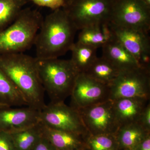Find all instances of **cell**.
Segmentation results:
<instances>
[{"label": "cell", "instance_id": "1", "mask_svg": "<svg viewBox=\"0 0 150 150\" xmlns=\"http://www.w3.org/2000/svg\"><path fill=\"white\" fill-rule=\"evenodd\" d=\"M76 28L64 8L53 11L43 18L34 45L37 59L59 58L70 51Z\"/></svg>", "mask_w": 150, "mask_h": 150}, {"label": "cell", "instance_id": "2", "mask_svg": "<svg viewBox=\"0 0 150 150\" xmlns=\"http://www.w3.org/2000/svg\"><path fill=\"white\" fill-rule=\"evenodd\" d=\"M36 58L23 53L0 55V69L18 90L27 106L40 111L46 105Z\"/></svg>", "mask_w": 150, "mask_h": 150}, {"label": "cell", "instance_id": "3", "mask_svg": "<svg viewBox=\"0 0 150 150\" xmlns=\"http://www.w3.org/2000/svg\"><path fill=\"white\" fill-rule=\"evenodd\" d=\"M36 60L38 76L50 103L64 102L79 74L71 62L59 58Z\"/></svg>", "mask_w": 150, "mask_h": 150}, {"label": "cell", "instance_id": "4", "mask_svg": "<svg viewBox=\"0 0 150 150\" xmlns=\"http://www.w3.org/2000/svg\"><path fill=\"white\" fill-rule=\"evenodd\" d=\"M43 19L37 10L23 9L14 21L0 31V55L23 53L31 48Z\"/></svg>", "mask_w": 150, "mask_h": 150}, {"label": "cell", "instance_id": "5", "mask_svg": "<svg viewBox=\"0 0 150 150\" xmlns=\"http://www.w3.org/2000/svg\"><path fill=\"white\" fill-rule=\"evenodd\" d=\"M40 122L47 128L71 132L88 138L91 135L77 110L64 102L50 103L40 112Z\"/></svg>", "mask_w": 150, "mask_h": 150}, {"label": "cell", "instance_id": "6", "mask_svg": "<svg viewBox=\"0 0 150 150\" xmlns=\"http://www.w3.org/2000/svg\"><path fill=\"white\" fill-rule=\"evenodd\" d=\"M112 0H73L64 8L78 30L110 23Z\"/></svg>", "mask_w": 150, "mask_h": 150}, {"label": "cell", "instance_id": "7", "mask_svg": "<svg viewBox=\"0 0 150 150\" xmlns=\"http://www.w3.org/2000/svg\"><path fill=\"white\" fill-rule=\"evenodd\" d=\"M110 87L111 100L135 97L150 99V69L138 67L121 71Z\"/></svg>", "mask_w": 150, "mask_h": 150}, {"label": "cell", "instance_id": "8", "mask_svg": "<svg viewBox=\"0 0 150 150\" xmlns=\"http://www.w3.org/2000/svg\"><path fill=\"white\" fill-rule=\"evenodd\" d=\"M110 23L149 33L150 6L142 0H112Z\"/></svg>", "mask_w": 150, "mask_h": 150}, {"label": "cell", "instance_id": "9", "mask_svg": "<svg viewBox=\"0 0 150 150\" xmlns=\"http://www.w3.org/2000/svg\"><path fill=\"white\" fill-rule=\"evenodd\" d=\"M74 108L77 110L91 135L115 134L120 127L111 100L86 107Z\"/></svg>", "mask_w": 150, "mask_h": 150}, {"label": "cell", "instance_id": "10", "mask_svg": "<svg viewBox=\"0 0 150 150\" xmlns=\"http://www.w3.org/2000/svg\"><path fill=\"white\" fill-rule=\"evenodd\" d=\"M71 106L82 108L110 100V85L104 84L85 74H78L71 93Z\"/></svg>", "mask_w": 150, "mask_h": 150}, {"label": "cell", "instance_id": "11", "mask_svg": "<svg viewBox=\"0 0 150 150\" xmlns=\"http://www.w3.org/2000/svg\"><path fill=\"white\" fill-rule=\"evenodd\" d=\"M115 38L137 60L139 67L150 69V38L149 33L117 26L110 23Z\"/></svg>", "mask_w": 150, "mask_h": 150}, {"label": "cell", "instance_id": "12", "mask_svg": "<svg viewBox=\"0 0 150 150\" xmlns=\"http://www.w3.org/2000/svg\"><path fill=\"white\" fill-rule=\"evenodd\" d=\"M40 112L28 106L0 108V131L11 134L34 126L40 122Z\"/></svg>", "mask_w": 150, "mask_h": 150}, {"label": "cell", "instance_id": "13", "mask_svg": "<svg viewBox=\"0 0 150 150\" xmlns=\"http://www.w3.org/2000/svg\"><path fill=\"white\" fill-rule=\"evenodd\" d=\"M112 100L120 127L138 122L142 112L150 102V99L139 97L121 98Z\"/></svg>", "mask_w": 150, "mask_h": 150}, {"label": "cell", "instance_id": "14", "mask_svg": "<svg viewBox=\"0 0 150 150\" xmlns=\"http://www.w3.org/2000/svg\"><path fill=\"white\" fill-rule=\"evenodd\" d=\"M102 48V56L112 63L121 71L139 67L133 55L114 35Z\"/></svg>", "mask_w": 150, "mask_h": 150}, {"label": "cell", "instance_id": "15", "mask_svg": "<svg viewBox=\"0 0 150 150\" xmlns=\"http://www.w3.org/2000/svg\"><path fill=\"white\" fill-rule=\"evenodd\" d=\"M42 125L43 136L57 150H80L88 147L86 137L82 135L49 129Z\"/></svg>", "mask_w": 150, "mask_h": 150}, {"label": "cell", "instance_id": "16", "mask_svg": "<svg viewBox=\"0 0 150 150\" xmlns=\"http://www.w3.org/2000/svg\"><path fill=\"white\" fill-rule=\"evenodd\" d=\"M113 37L110 23L96 25L81 29L77 42L96 48H102Z\"/></svg>", "mask_w": 150, "mask_h": 150}, {"label": "cell", "instance_id": "17", "mask_svg": "<svg viewBox=\"0 0 150 150\" xmlns=\"http://www.w3.org/2000/svg\"><path fill=\"white\" fill-rule=\"evenodd\" d=\"M138 122L123 125L119 127L115 135L119 150H134L148 134Z\"/></svg>", "mask_w": 150, "mask_h": 150}, {"label": "cell", "instance_id": "18", "mask_svg": "<svg viewBox=\"0 0 150 150\" xmlns=\"http://www.w3.org/2000/svg\"><path fill=\"white\" fill-rule=\"evenodd\" d=\"M97 49L78 42L73 44L70 49L71 58L70 60L79 74L85 73L96 60Z\"/></svg>", "mask_w": 150, "mask_h": 150}, {"label": "cell", "instance_id": "19", "mask_svg": "<svg viewBox=\"0 0 150 150\" xmlns=\"http://www.w3.org/2000/svg\"><path fill=\"white\" fill-rule=\"evenodd\" d=\"M121 71L104 57H97L84 74L104 84L110 85Z\"/></svg>", "mask_w": 150, "mask_h": 150}, {"label": "cell", "instance_id": "20", "mask_svg": "<svg viewBox=\"0 0 150 150\" xmlns=\"http://www.w3.org/2000/svg\"><path fill=\"white\" fill-rule=\"evenodd\" d=\"M27 104L18 90L0 69V108L21 107Z\"/></svg>", "mask_w": 150, "mask_h": 150}, {"label": "cell", "instance_id": "21", "mask_svg": "<svg viewBox=\"0 0 150 150\" xmlns=\"http://www.w3.org/2000/svg\"><path fill=\"white\" fill-rule=\"evenodd\" d=\"M10 134L16 150H31L43 136L42 125L39 122L28 129Z\"/></svg>", "mask_w": 150, "mask_h": 150}, {"label": "cell", "instance_id": "22", "mask_svg": "<svg viewBox=\"0 0 150 150\" xmlns=\"http://www.w3.org/2000/svg\"><path fill=\"white\" fill-rule=\"evenodd\" d=\"M28 0H0V31L11 24Z\"/></svg>", "mask_w": 150, "mask_h": 150}, {"label": "cell", "instance_id": "23", "mask_svg": "<svg viewBox=\"0 0 150 150\" xmlns=\"http://www.w3.org/2000/svg\"><path fill=\"white\" fill-rule=\"evenodd\" d=\"M86 144L90 150H119L115 134L90 135Z\"/></svg>", "mask_w": 150, "mask_h": 150}, {"label": "cell", "instance_id": "24", "mask_svg": "<svg viewBox=\"0 0 150 150\" xmlns=\"http://www.w3.org/2000/svg\"><path fill=\"white\" fill-rule=\"evenodd\" d=\"M38 6L48 8L53 11L62 8L66 6L64 0H30Z\"/></svg>", "mask_w": 150, "mask_h": 150}, {"label": "cell", "instance_id": "25", "mask_svg": "<svg viewBox=\"0 0 150 150\" xmlns=\"http://www.w3.org/2000/svg\"><path fill=\"white\" fill-rule=\"evenodd\" d=\"M0 150H16L10 134L0 131Z\"/></svg>", "mask_w": 150, "mask_h": 150}, {"label": "cell", "instance_id": "26", "mask_svg": "<svg viewBox=\"0 0 150 150\" xmlns=\"http://www.w3.org/2000/svg\"><path fill=\"white\" fill-rule=\"evenodd\" d=\"M138 123L148 132H150V103L149 102L142 112Z\"/></svg>", "mask_w": 150, "mask_h": 150}, {"label": "cell", "instance_id": "27", "mask_svg": "<svg viewBox=\"0 0 150 150\" xmlns=\"http://www.w3.org/2000/svg\"><path fill=\"white\" fill-rule=\"evenodd\" d=\"M31 150H57L45 137H42Z\"/></svg>", "mask_w": 150, "mask_h": 150}, {"label": "cell", "instance_id": "28", "mask_svg": "<svg viewBox=\"0 0 150 150\" xmlns=\"http://www.w3.org/2000/svg\"><path fill=\"white\" fill-rule=\"evenodd\" d=\"M134 150H150V134H148Z\"/></svg>", "mask_w": 150, "mask_h": 150}, {"label": "cell", "instance_id": "29", "mask_svg": "<svg viewBox=\"0 0 150 150\" xmlns=\"http://www.w3.org/2000/svg\"><path fill=\"white\" fill-rule=\"evenodd\" d=\"M147 5L149 6H150V0H142Z\"/></svg>", "mask_w": 150, "mask_h": 150}, {"label": "cell", "instance_id": "30", "mask_svg": "<svg viewBox=\"0 0 150 150\" xmlns=\"http://www.w3.org/2000/svg\"><path fill=\"white\" fill-rule=\"evenodd\" d=\"M64 1L65 4H66V6H67L73 0H64Z\"/></svg>", "mask_w": 150, "mask_h": 150}, {"label": "cell", "instance_id": "31", "mask_svg": "<svg viewBox=\"0 0 150 150\" xmlns=\"http://www.w3.org/2000/svg\"><path fill=\"white\" fill-rule=\"evenodd\" d=\"M80 150H90V149H89L88 147H86L84 148V149H81Z\"/></svg>", "mask_w": 150, "mask_h": 150}, {"label": "cell", "instance_id": "32", "mask_svg": "<svg viewBox=\"0 0 150 150\" xmlns=\"http://www.w3.org/2000/svg\"></svg>", "mask_w": 150, "mask_h": 150}]
</instances>
